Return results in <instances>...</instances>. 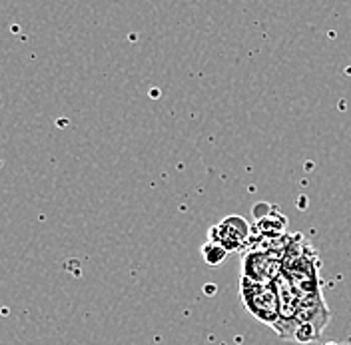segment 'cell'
Masks as SVG:
<instances>
[{
    "mask_svg": "<svg viewBox=\"0 0 351 345\" xmlns=\"http://www.w3.org/2000/svg\"><path fill=\"white\" fill-rule=\"evenodd\" d=\"M284 274L304 298L322 292L317 276V256L302 236H291L284 254Z\"/></svg>",
    "mask_w": 351,
    "mask_h": 345,
    "instance_id": "6da1fadb",
    "label": "cell"
},
{
    "mask_svg": "<svg viewBox=\"0 0 351 345\" xmlns=\"http://www.w3.org/2000/svg\"><path fill=\"white\" fill-rule=\"evenodd\" d=\"M240 298L247 313L260 324L274 325L280 320V300L274 283H258V281L240 280Z\"/></svg>",
    "mask_w": 351,
    "mask_h": 345,
    "instance_id": "7a4b0ae2",
    "label": "cell"
},
{
    "mask_svg": "<svg viewBox=\"0 0 351 345\" xmlns=\"http://www.w3.org/2000/svg\"><path fill=\"white\" fill-rule=\"evenodd\" d=\"M284 272V254L260 246H250L241 258V278L258 283H274Z\"/></svg>",
    "mask_w": 351,
    "mask_h": 345,
    "instance_id": "3957f363",
    "label": "cell"
},
{
    "mask_svg": "<svg viewBox=\"0 0 351 345\" xmlns=\"http://www.w3.org/2000/svg\"><path fill=\"white\" fill-rule=\"evenodd\" d=\"M329 324V309L324 303L322 292L309 294L302 298L300 313H298V331L293 342L298 344H311L319 340L326 325Z\"/></svg>",
    "mask_w": 351,
    "mask_h": 345,
    "instance_id": "277c9868",
    "label": "cell"
},
{
    "mask_svg": "<svg viewBox=\"0 0 351 345\" xmlns=\"http://www.w3.org/2000/svg\"><path fill=\"white\" fill-rule=\"evenodd\" d=\"M250 237H252V228H250L247 219L241 216H230L221 219L210 230L208 239L219 243L230 254V252H238L243 246H247Z\"/></svg>",
    "mask_w": 351,
    "mask_h": 345,
    "instance_id": "5b68a950",
    "label": "cell"
},
{
    "mask_svg": "<svg viewBox=\"0 0 351 345\" xmlns=\"http://www.w3.org/2000/svg\"><path fill=\"white\" fill-rule=\"evenodd\" d=\"M202 256H204V259L210 263V265H218V263H221L223 259L228 258V252L219 246V243H216V241H212V239H208L204 246H202Z\"/></svg>",
    "mask_w": 351,
    "mask_h": 345,
    "instance_id": "8992f818",
    "label": "cell"
}]
</instances>
